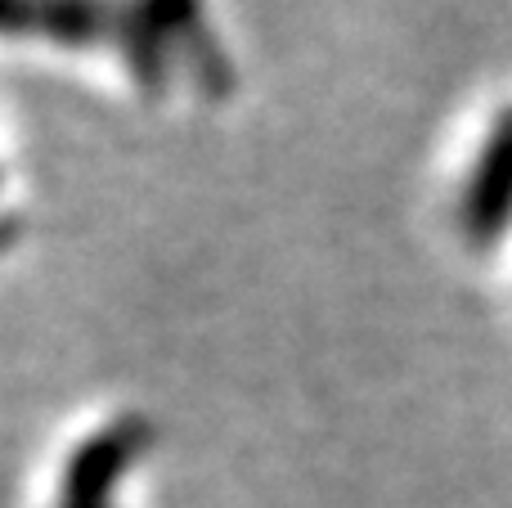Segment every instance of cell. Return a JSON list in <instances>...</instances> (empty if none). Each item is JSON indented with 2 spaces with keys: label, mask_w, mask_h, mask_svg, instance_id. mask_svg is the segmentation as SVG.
<instances>
[{
  "label": "cell",
  "mask_w": 512,
  "mask_h": 508,
  "mask_svg": "<svg viewBox=\"0 0 512 508\" xmlns=\"http://www.w3.org/2000/svg\"><path fill=\"white\" fill-rule=\"evenodd\" d=\"M203 18V0H122V27L113 50L140 95L158 99L167 90L180 36Z\"/></svg>",
  "instance_id": "cell-1"
},
{
  "label": "cell",
  "mask_w": 512,
  "mask_h": 508,
  "mask_svg": "<svg viewBox=\"0 0 512 508\" xmlns=\"http://www.w3.org/2000/svg\"><path fill=\"white\" fill-rule=\"evenodd\" d=\"M459 230L477 252H490L512 230V104L490 122L459 194Z\"/></svg>",
  "instance_id": "cell-2"
},
{
  "label": "cell",
  "mask_w": 512,
  "mask_h": 508,
  "mask_svg": "<svg viewBox=\"0 0 512 508\" xmlns=\"http://www.w3.org/2000/svg\"><path fill=\"white\" fill-rule=\"evenodd\" d=\"M153 432L144 419H117L108 428L90 432L63 464V504H108L135 459L149 450Z\"/></svg>",
  "instance_id": "cell-3"
},
{
  "label": "cell",
  "mask_w": 512,
  "mask_h": 508,
  "mask_svg": "<svg viewBox=\"0 0 512 508\" xmlns=\"http://www.w3.org/2000/svg\"><path fill=\"white\" fill-rule=\"evenodd\" d=\"M122 27V0H5L9 36H41L68 50L113 45Z\"/></svg>",
  "instance_id": "cell-4"
},
{
  "label": "cell",
  "mask_w": 512,
  "mask_h": 508,
  "mask_svg": "<svg viewBox=\"0 0 512 508\" xmlns=\"http://www.w3.org/2000/svg\"><path fill=\"white\" fill-rule=\"evenodd\" d=\"M176 68L185 72L189 81H194V90L203 99H212V104L230 99V90H234V63H230V54H225L221 36L207 27V18H203V23H194L185 36H180Z\"/></svg>",
  "instance_id": "cell-5"
},
{
  "label": "cell",
  "mask_w": 512,
  "mask_h": 508,
  "mask_svg": "<svg viewBox=\"0 0 512 508\" xmlns=\"http://www.w3.org/2000/svg\"><path fill=\"white\" fill-rule=\"evenodd\" d=\"M59 508H113V504H59Z\"/></svg>",
  "instance_id": "cell-6"
}]
</instances>
